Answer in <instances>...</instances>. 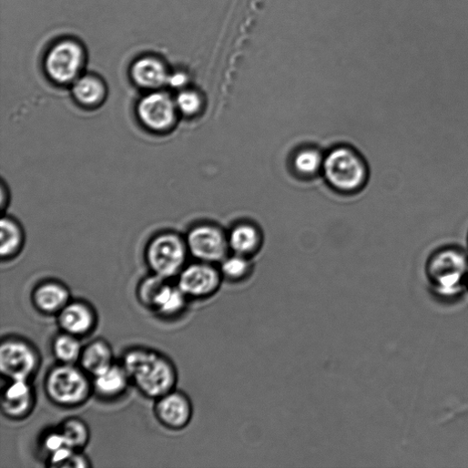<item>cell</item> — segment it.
<instances>
[{"label":"cell","instance_id":"25","mask_svg":"<svg viewBox=\"0 0 468 468\" xmlns=\"http://www.w3.org/2000/svg\"><path fill=\"white\" fill-rule=\"evenodd\" d=\"M47 464L56 468H85L91 466L81 451L71 447L61 449L47 456Z\"/></svg>","mask_w":468,"mask_h":468},{"label":"cell","instance_id":"4","mask_svg":"<svg viewBox=\"0 0 468 468\" xmlns=\"http://www.w3.org/2000/svg\"><path fill=\"white\" fill-rule=\"evenodd\" d=\"M188 254L187 244L178 234L163 232L148 244L146 259L152 274L171 280L186 267Z\"/></svg>","mask_w":468,"mask_h":468},{"label":"cell","instance_id":"29","mask_svg":"<svg viewBox=\"0 0 468 468\" xmlns=\"http://www.w3.org/2000/svg\"><path fill=\"white\" fill-rule=\"evenodd\" d=\"M188 82L187 75L181 72L169 73L167 85L171 88L183 89Z\"/></svg>","mask_w":468,"mask_h":468},{"label":"cell","instance_id":"24","mask_svg":"<svg viewBox=\"0 0 468 468\" xmlns=\"http://www.w3.org/2000/svg\"><path fill=\"white\" fill-rule=\"evenodd\" d=\"M58 429L64 434L71 447L82 451L90 441V429L87 423L77 417L65 420Z\"/></svg>","mask_w":468,"mask_h":468},{"label":"cell","instance_id":"5","mask_svg":"<svg viewBox=\"0 0 468 468\" xmlns=\"http://www.w3.org/2000/svg\"><path fill=\"white\" fill-rule=\"evenodd\" d=\"M322 169L328 182L341 191H354L361 188L367 178L361 158L346 148L332 150L324 158Z\"/></svg>","mask_w":468,"mask_h":468},{"label":"cell","instance_id":"3","mask_svg":"<svg viewBox=\"0 0 468 468\" xmlns=\"http://www.w3.org/2000/svg\"><path fill=\"white\" fill-rule=\"evenodd\" d=\"M81 367L63 364L53 367L46 374L45 391L49 400L64 408L84 404L94 392L93 382Z\"/></svg>","mask_w":468,"mask_h":468},{"label":"cell","instance_id":"30","mask_svg":"<svg viewBox=\"0 0 468 468\" xmlns=\"http://www.w3.org/2000/svg\"><path fill=\"white\" fill-rule=\"evenodd\" d=\"M468 252V229L465 234V247H464Z\"/></svg>","mask_w":468,"mask_h":468},{"label":"cell","instance_id":"11","mask_svg":"<svg viewBox=\"0 0 468 468\" xmlns=\"http://www.w3.org/2000/svg\"><path fill=\"white\" fill-rule=\"evenodd\" d=\"M154 412L166 428L182 430L191 422L193 405L187 394L173 390L156 400Z\"/></svg>","mask_w":468,"mask_h":468},{"label":"cell","instance_id":"19","mask_svg":"<svg viewBox=\"0 0 468 468\" xmlns=\"http://www.w3.org/2000/svg\"><path fill=\"white\" fill-rule=\"evenodd\" d=\"M73 95L75 99L83 107H95L105 100L107 87L97 76H83L74 82Z\"/></svg>","mask_w":468,"mask_h":468},{"label":"cell","instance_id":"26","mask_svg":"<svg viewBox=\"0 0 468 468\" xmlns=\"http://www.w3.org/2000/svg\"><path fill=\"white\" fill-rule=\"evenodd\" d=\"M324 158L320 153L314 149L300 151L294 159L297 171L305 176L318 173L323 167Z\"/></svg>","mask_w":468,"mask_h":468},{"label":"cell","instance_id":"22","mask_svg":"<svg viewBox=\"0 0 468 468\" xmlns=\"http://www.w3.org/2000/svg\"><path fill=\"white\" fill-rule=\"evenodd\" d=\"M81 339L61 331L53 341L52 350L59 363H79L84 347Z\"/></svg>","mask_w":468,"mask_h":468},{"label":"cell","instance_id":"16","mask_svg":"<svg viewBox=\"0 0 468 468\" xmlns=\"http://www.w3.org/2000/svg\"><path fill=\"white\" fill-rule=\"evenodd\" d=\"M188 298L176 284L166 280L156 293L149 310L164 318L181 315L188 303Z\"/></svg>","mask_w":468,"mask_h":468},{"label":"cell","instance_id":"28","mask_svg":"<svg viewBox=\"0 0 468 468\" xmlns=\"http://www.w3.org/2000/svg\"><path fill=\"white\" fill-rule=\"evenodd\" d=\"M42 444L45 452L47 453V456L61 449L71 447L58 428L47 432L43 439Z\"/></svg>","mask_w":468,"mask_h":468},{"label":"cell","instance_id":"13","mask_svg":"<svg viewBox=\"0 0 468 468\" xmlns=\"http://www.w3.org/2000/svg\"><path fill=\"white\" fill-rule=\"evenodd\" d=\"M35 405L36 394L30 381H8L2 395V410L7 418L23 420L30 415Z\"/></svg>","mask_w":468,"mask_h":468},{"label":"cell","instance_id":"15","mask_svg":"<svg viewBox=\"0 0 468 468\" xmlns=\"http://www.w3.org/2000/svg\"><path fill=\"white\" fill-rule=\"evenodd\" d=\"M130 74L137 86L150 91H157L166 86L169 75L165 64L159 58L150 56L136 60Z\"/></svg>","mask_w":468,"mask_h":468},{"label":"cell","instance_id":"31","mask_svg":"<svg viewBox=\"0 0 468 468\" xmlns=\"http://www.w3.org/2000/svg\"><path fill=\"white\" fill-rule=\"evenodd\" d=\"M466 290L468 291V275H467V280H466Z\"/></svg>","mask_w":468,"mask_h":468},{"label":"cell","instance_id":"23","mask_svg":"<svg viewBox=\"0 0 468 468\" xmlns=\"http://www.w3.org/2000/svg\"><path fill=\"white\" fill-rule=\"evenodd\" d=\"M223 281L230 284H241L249 280L252 273V266L247 257L236 255L226 258L220 265Z\"/></svg>","mask_w":468,"mask_h":468},{"label":"cell","instance_id":"10","mask_svg":"<svg viewBox=\"0 0 468 468\" xmlns=\"http://www.w3.org/2000/svg\"><path fill=\"white\" fill-rule=\"evenodd\" d=\"M188 253L198 261L214 264L226 259L229 244L223 233L211 225L192 228L187 237Z\"/></svg>","mask_w":468,"mask_h":468},{"label":"cell","instance_id":"14","mask_svg":"<svg viewBox=\"0 0 468 468\" xmlns=\"http://www.w3.org/2000/svg\"><path fill=\"white\" fill-rule=\"evenodd\" d=\"M32 300L40 313L57 316L72 299L66 285L57 281H46L35 289Z\"/></svg>","mask_w":468,"mask_h":468},{"label":"cell","instance_id":"27","mask_svg":"<svg viewBox=\"0 0 468 468\" xmlns=\"http://www.w3.org/2000/svg\"><path fill=\"white\" fill-rule=\"evenodd\" d=\"M178 112L185 117L195 116L201 108L200 97L192 90L182 89L175 97Z\"/></svg>","mask_w":468,"mask_h":468},{"label":"cell","instance_id":"12","mask_svg":"<svg viewBox=\"0 0 468 468\" xmlns=\"http://www.w3.org/2000/svg\"><path fill=\"white\" fill-rule=\"evenodd\" d=\"M56 317L61 331L80 339L92 333L97 323L94 308L82 300H71Z\"/></svg>","mask_w":468,"mask_h":468},{"label":"cell","instance_id":"17","mask_svg":"<svg viewBox=\"0 0 468 468\" xmlns=\"http://www.w3.org/2000/svg\"><path fill=\"white\" fill-rule=\"evenodd\" d=\"M93 389L104 399H116L123 395L129 384L130 379L120 363H114L107 370L92 377Z\"/></svg>","mask_w":468,"mask_h":468},{"label":"cell","instance_id":"20","mask_svg":"<svg viewBox=\"0 0 468 468\" xmlns=\"http://www.w3.org/2000/svg\"><path fill=\"white\" fill-rule=\"evenodd\" d=\"M259 240V233L254 226L242 224L231 230L228 244L234 254L248 258L258 250Z\"/></svg>","mask_w":468,"mask_h":468},{"label":"cell","instance_id":"21","mask_svg":"<svg viewBox=\"0 0 468 468\" xmlns=\"http://www.w3.org/2000/svg\"><path fill=\"white\" fill-rule=\"evenodd\" d=\"M25 241V234L21 225L11 217L2 219V244H0V255L2 259H11L22 250Z\"/></svg>","mask_w":468,"mask_h":468},{"label":"cell","instance_id":"2","mask_svg":"<svg viewBox=\"0 0 468 468\" xmlns=\"http://www.w3.org/2000/svg\"><path fill=\"white\" fill-rule=\"evenodd\" d=\"M121 364L131 383L147 398L157 400L175 390L178 371L166 356L147 348L127 351Z\"/></svg>","mask_w":468,"mask_h":468},{"label":"cell","instance_id":"1","mask_svg":"<svg viewBox=\"0 0 468 468\" xmlns=\"http://www.w3.org/2000/svg\"><path fill=\"white\" fill-rule=\"evenodd\" d=\"M468 252L457 244H444L426 258L424 276L430 291L439 300L453 302L466 290Z\"/></svg>","mask_w":468,"mask_h":468},{"label":"cell","instance_id":"8","mask_svg":"<svg viewBox=\"0 0 468 468\" xmlns=\"http://www.w3.org/2000/svg\"><path fill=\"white\" fill-rule=\"evenodd\" d=\"M223 279L212 264L200 262L186 266L177 277V285L189 300H207L219 290Z\"/></svg>","mask_w":468,"mask_h":468},{"label":"cell","instance_id":"9","mask_svg":"<svg viewBox=\"0 0 468 468\" xmlns=\"http://www.w3.org/2000/svg\"><path fill=\"white\" fill-rule=\"evenodd\" d=\"M178 113L175 99L158 90L145 96L137 107L141 124L154 132H164L171 128Z\"/></svg>","mask_w":468,"mask_h":468},{"label":"cell","instance_id":"18","mask_svg":"<svg viewBox=\"0 0 468 468\" xmlns=\"http://www.w3.org/2000/svg\"><path fill=\"white\" fill-rule=\"evenodd\" d=\"M114 363L112 347L107 341L101 339L95 340L84 347L79 361L80 367L90 377L103 372Z\"/></svg>","mask_w":468,"mask_h":468},{"label":"cell","instance_id":"6","mask_svg":"<svg viewBox=\"0 0 468 468\" xmlns=\"http://www.w3.org/2000/svg\"><path fill=\"white\" fill-rule=\"evenodd\" d=\"M40 362L38 351L23 339L10 337L0 345V371L8 381H30L37 372Z\"/></svg>","mask_w":468,"mask_h":468},{"label":"cell","instance_id":"7","mask_svg":"<svg viewBox=\"0 0 468 468\" xmlns=\"http://www.w3.org/2000/svg\"><path fill=\"white\" fill-rule=\"evenodd\" d=\"M86 63L82 46L72 39L62 40L49 50L46 57V71L58 85L74 84L81 76Z\"/></svg>","mask_w":468,"mask_h":468}]
</instances>
